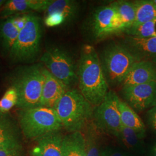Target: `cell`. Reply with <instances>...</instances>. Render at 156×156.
Here are the masks:
<instances>
[{
    "instance_id": "1",
    "label": "cell",
    "mask_w": 156,
    "mask_h": 156,
    "mask_svg": "<svg viewBox=\"0 0 156 156\" xmlns=\"http://www.w3.org/2000/svg\"><path fill=\"white\" fill-rule=\"evenodd\" d=\"M78 82L79 91L94 107L100 104L109 91L100 57L91 45H83L81 49Z\"/></svg>"
},
{
    "instance_id": "2",
    "label": "cell",
    "mask_w": 156,
    "mask_h": 156,
    "mask_svg": "<svg viewBox=\"0 0 156 156\" xmlns=\"http://www.w3.org/2000/svg\"><path fill=\"white\" fill-rule=\"evenodd\" d=\"M94 107L79 90H68L57 104L56 113L62 127L69 133L82 131L93 119Z\"/></svg>"
},
{
    "instance_id": "3",
    "label": "cell",
    "mask_w": 156,
    "mask_h": 156,
    "mask_svg": "<svg viewBox=\"0 0 156 156\" xmlns=\"http://www.w3.org/2000/svg\"><path fill=\"white\" fill-rule=\"evenodd\" d=\"M44 68L39 64L25 67L19 71L12 80V87L16 91V106L27 109L40 106L45 83Z\"/></svg>"
},
{
    "instance_id": "4",
    "label": "cell",
    "mask_w": 156,
    "mask_h": 156,
    "mask_svg": "<svg viewBox=\"0 0 156 156\" xmlns=\"http://www.w3.org/2000/svg\"><path fill=\"white\" fill-rule=\"evenodd\" d=\"M19 124L23 136L37 140L46 134L60 131L62 122L54 109L38 106L19 112Z\"/></svg>"
},
{
    "instance_id": "5",
    "label": "cell",
    "mask_w": 156,
    "mask_h": 156,
    "mask_svg": "<svg viewBox=\"0 0 156 156\" xmlns=\"http://www.w3.org/2000/svg\"><path fill=\"white\" fill-rule=\"evenodd\" d=\"M99 57L106 82L112 87L123 84L131 68L137 62L123 43L113 42L108 45Z\"/></svg>"
},
{
    "instance_id": "6",
    "label": "cell",
    "mask_w": 156,
    "mask_h": 156,
    "mask_svg": "<svg viewBox=\"0 0 156 156\" xmlns=\"http://www.w3.org/2000/svg\"><path fill=\"white\" fill-rule=\"evenodd\" d=\"M89 30L93 38L96 41L126 32L115 2L95 9L90 17Z\"/></svg>"
},
{
    "instance_id": "7",
    "label": "cell",
    "mask_w": 156,
    "mask_h": 156,
    "mask_svg": "<svg viewBox=\"0 0 156 156\" xmlns=\"http://www.w3.org/2000/svg\"><path fill=\"white\" fill-rule=\"evenodd\" d=\"M42 37V27L38 17L30 15L28 22L20 31L18 38L9 52L17 62L30 61L37 55Z\"/></svg>"
},
{
    "instance_id": "8",
    "label": "cell",
    "mask_w": 156,
    "mask_h": 156,
    "mask_svg": "<svg viewBox=\"0 0 156 156\" xmlns=\"http://www.w3.org/2000/svg\"><path fill=\"white\" fill-rule=\"evenodd\" d=\"M46 68L68 87L78 82V68L67 50L58 47L50 48L41 58Z\"/></svg>"
},
{
    "instance_id": "9",
    "label": "cell",
    "mask_w": 156,
    "mask_h": 156,
    "mask_svg": "<svg viewBox=\"0 0 156 156\" xmlns=\"http://www.w3.org/2000/svg\"><path fill=\"white\" fill-rule=\"evenodd\" d=\"M120 98L109 90L100 105L94 107L93 123L101 132L117 138L122 126L119 110Z\"/></svg>"
},
{
    "instance_id": "10",
    "label": "cell",
    "mask_w": 156,
    "mask_h": 156,
    "mask_svg": "<svg viewBox=\"0 0 156 156\" xmlns=\"http://www.w3.org/2000/svg\"><path fill=\"white\" fill-rule=\"evenodd\" d=\"M122 94L125 102L135 111L149 109L156 105V82L124 86Z\"/></svg>"
},
{
    "instance_id": "11",
    "label": "cell",
    "mask_w": 156,
    "mask_h": 156,
    "mask_svg": "<svg viewBox=\"0 0 156 156\" xmlns=\"http://www.w3.org/2000/svg\"><path fill=\"white\" fill-rule=\"evenodd\" d=\"M19 124L8 113L0 112V149L24 150Z\"/></svg>"
},
{
    "instance_id": "12",
    "label": "cell",
    "mask_w": 156,
    "mask_h": 156,
    "mask_svg": "<svg viewBox=\"0 0 156 156\" xmlns=\"http://www.w3.org/2000/svg\"><path fill=\"white\" fill-rule=\"evenodd\" d=\"M45 80L42 90L40 106L55 109L62 96L66 94L68 86L55 77L46 69H44Z\"/></svg>"
},
{
    "instance_id": "13",
    "label": "cell",
    "mask_w": 156,
    "mask_h": 156,
    "mask_svg": "<svg viewBox=\"0 0 156 156\" xmlns=\"http://www.w3.org/2000/svg\"><path fill=\"white\" fill-rule=\"evenodd\" d=\"M123 44L137 61H147L156 64V37L138 38L127 36L124 39Z\"/></svg>"
},
{
    "instance_id": "14",
    "label": "cell",
    "mask_w": 156,
    "mask_h": 156,
    "mask_svg": "<svg viewBox=\"0 0 156 156\" xmlns=\"http://www.w3.org/2000/svg\"><path fill=\"white\" fill-rule=\"evenodd\" d=\"M156 82V64L147 61H137L131 68L123 81L124 86Z\"/></svg>"
},
{
    "instance_id": "15",
    "label": "cell",
    "mask_w": 156,
    "mask_h": 156,
    "mask_svg": "<svg viewBox=\"0 0 156 156\" xmlns=\"http://www.w3.org/2000/svg\"><path fill=\"white\" fill-rule=\"evenodd\" d=\"M64 136L60 131H57L39 138L36 140L37 144L32 150V156H62Z\"/></svg>"
},
{
    "instance_id": "16",
    "label": "cell",
    "mask_w": 156,
    "mask_h": 156,
    "mask_svg": "<svg viewBox=\"0 0 156 156\" xmlns=\"http://www.w3.org/2000/svg\"><path fill=\"white\" fill-rule=\"evenodd\" d=\"M119 107L122 125L133 129L142 140L145 136L146 127L140 117L125 101L120 100Z\"/></svg>"
},
{
    "instance_id": "17",
    "label": "cell",
    "mask_w": 156,
    "mask_h": 156,
    "mask_svg": "<svg viewBox=\"0 0 156 156\" xmlns=\"http://www.w3.org/2000/svg\"><path fill=\"white\" fill-rule=\"evenodd\" d=\"M62 156H87L85 140L82 131L70 133L64 136Z\"/></svg>"
},
{
    "instance_id": "18",
    "label": "cell",
    "mask_w": 156,
    "mask_h": 156,
    "mask_svg": "<svg viewBox=\"0 0 156 156\" xmlns=\"http://www.w3.org/2000/svg\"><path fill=\"white\" fill-rule=\"evenodd\" d=\"M81 6L75 0H52L46 10V14L57 12L62 14L66 19V24L73 21L79 14Z\"/></svg>"
},
{
    "instance_id": "19",
    "label": "cell",
    "mask_w": 156,
    "mask_h": 156,
    "mask_svg": "<svg viewBox=\"0 0 156 156\" xmlns=\"http://www.w3.org/2000/svg\"><path fill=\"white\" fill-rule=\"evenodd\" d=\"M83 134L87 156H101L103 151L102 148L100 131L95 127L93 122H90L82 131Z\"/></svg>"
},
{
    "instance_id": "20",
    "label": "cell",
    "mask_w": 156,
    "mask_h": 156,
    "mask_svg": "<svg viewBox=\"0 0 156 156\" xmlns=\"http://www.w3.org/2000/svg\"><path fill=\"white\" fill-rule=\"evenodd\" d=\"M20 31L13 22V16L6 17L0 23V43L3 49L9 53L18 38Z\"/></svg>"
},
{
    "instance_id": "21",
    "label": "cell",
    "mask_w": 156,
    "mask_h": 156,
    "mask_svg": "<svg viewBox=\"0 0 156 156\" xmlns=\"http://www.w3.org/2000/svg\"><path fill=\"white\" fill-rule=\"evenodd\" d=\"M134 2L136 15L132 27H136L156 19V4L152 0H139L135 1Z\"/></svg>"
},
{
    "instance_id": "22",
    "label": "cell",
    "mask_w": 156,
    "mask_h": 156,
    "mask_svg": "<svg viewBox=\"0 0 156 156\" xmlns=\"http://www.w3.org/2000/svg\"><path fill=\"white\" fill-rule=\"evenodd\" d=\"M115 3L119 16L127 31L133 26L135 19L136 8L135 4L134 2L127 1H116Z\"/></svg>"
},
{
    "instance_id": "23",
    "label": "cell",
    "mask_w": 156,
    "mask_h": 156,
    "mask_svg": "<svg viewBox=\"0 0 156 156\" xmlns=\"http://www.w3.org/2000/svg\"><path fill=\"white\" fill-rule=\"evenodd\" d=\"M126 33L128 36L138 38L156 37V19L136 27H131Z\"/></svg>"
},
{
    "instance_id": "24",
    "label": "cell",
    "mask_w": 156,
    "mask_h": 156,
    "mask_svg": "<svg viewBox=\"0 0 156 156\" xmlns=\"http://www.w3.org/2000/svg\"><path fill=\"white\" fill-rule=\"evenodd\" d=\"M127 148L136 150L140 148V141L142 140L134 130L122 125L117 137Z\"/></svg>"
},
{
    "instance_id": "25",
    "label": "cell",
    "mask_w": 156,
    "mask_h": 156,
    "mask_svg": "<svg viewBox=\"0 0 156 156\" xmlns=\"http://www.w3.org/2000/svg\"><path fill=\"white\" fill-rule=\"evenodd\" d=\"M30 10L27 0H9L6 1L1 10V16L4 17L13 16V15Z\"/></svg>"
},
{
    "instance_id": "26",
    "label": "cell",
    "mask_w": 156,
    "mask_h": 156,
    "mask_svg": "<svg viewBox=\"0 0 156 156\" xmlns=\"http://www.w3.org/2000/svg\"><path fill=\"white\" fill-rule=\"evenodd\" d=\"M18 97L16 91L13 87L6 90L0 100V112L8 113L14 106H16Z\"/></svg>"
},
{
    "instance_id": "27",
    "label": "cell",
    "mask_w": 156,
    "mask_h": 156,
    "mask_svg": "<svg viewBox=\"0 0 156 156\" xmlns=\"http://www.w3.org/2000/svg\"><path fill=\"white\" fill-rule=\"evenodd\" d=\"M44 23L46 26L49 27H53L66 24V19L62 14L57 12H54L46 14Z\"/></svg>"
},
{
    "instance_id": "28",
    "label": "cell",
    "mask_w": 156,
    "mask_h": 156,
    "mask_svg": "<svg viewBox=\"0 0 156 156\" xmlns=\"http://www.w3.org/2000/svg\"><path fill=\"white\" fill-rule=\"evenodd\" d=\"M52 0H27L30 9L37 11H46Z\"/></svg>"
},
{
    "instance_id": "29",
    "label": "cell",
    "mask_w": 156,
    "mask_h": 156,
    "mask_svg": "<svg viewBox=\"0 0 156 156\" xmlns=\"http://www.w3.org/2000/svg\"><path fill=\"white\" fill-rule=\"evenodd\" d=\"M146 121L151 129L156 133V105L147 112Z\"/></svg>"
},
{
    "instance_id": "30",
    "label": "cell",
    "mask_w": 156,
    "mask_h": 156,
    "mask_svg": "<svg viewBox=\"0 0 156 156\" xmlns=\"http://www.w3.org/2000/svg\"><path fill=\"white\" fill-rule=\"evenodd\" d=\"M30 15H23L20 16H13V22L17 28L20 31L28 22Z\"/></svg>"
},
{
    "instance_id": "31",
    "label": "cell",
    "mask_w": 156,
    "mask_h": 156,
    "mask_svg": "<svg viewBox=\"0 0 156 156\" xmlns=\"http://www.w3.org/2000/svg\"><path fill=\"white\" fill-rule=\"evenodd\" d=\"M0 156H25L24 150L0 149Z\"/></svg>"
},
{
    "instance_id": "32",
    "label": "cell",
    "mask_w": 156,
    "mask_h": 156,
    "mask_svg": "<svg viewBox=\"0 0 156 156\" xmlns=\"http://www.w3.org/2000/svg\"><path fill=\"white\" fill-rule=\"evenodd\" d=\"M101 156H130L126 153L111 148H106L103 150Z\"/></svg>"
},
{
    "instance_id": "33",
    "label": "cell",
    "mask_w": 156,
    "mask_h": 156,
    "mask_svg": "<svg viewBox=\"0 0 156 156\" xmlns=\"http://www.w3.org/2000/svg\"><path fill=\"white\" fill-rule=\"evenodd\" d=\"M151 156H156V144L153 146L151 150Z\"/></svg>"
},
{
    "instance_id": "34",
    "label": "cell",
    "mask_w": 156,
    "mask_h": 156,
    "mask_svg": "<svg viewBox=\"0 0 156 156\" xmlns=\"http://www.w3.org/2000/svg\"><path fill=\"white\" fill-rule=\"evenodd\" d=\"M5 2V1H2V0H0V6L2 5V4H4Z\"/></svg>"
},
{
    "instance_id": "35",
    "label": "cell",
    "mask_w": 156,
    "mask_h": 156,
    "mask_svg": "<svg viewBox=\"0 0 156 156\" xmlns=\"http://www.w3.org/2000/svg\"><path fill=\"white\" fill-rule=\"evenodd\" d=\"M152 1H153L155 4H156V0H152Z\"/></svg>"
},
{
    "instance_id": "36",
    "label": "cell",
    "mask_w": 156,
    "mask_h": 156,
    "mask_svg": "<svg viewBox=\"0 0 156 156\" xmlns=\"http://www.w3.org/2000/svg\"></svg>"
}]
</instances>
